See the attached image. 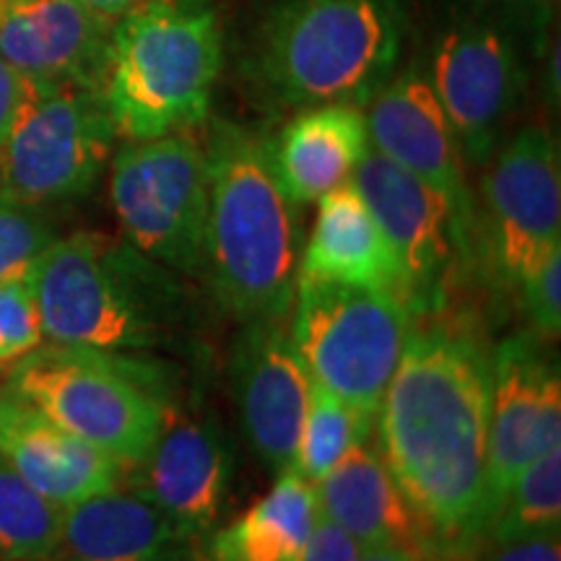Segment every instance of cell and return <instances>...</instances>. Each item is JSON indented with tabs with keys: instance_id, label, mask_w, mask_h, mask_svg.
I'll return each mask as SVG.
<instances>
[{
	"instance_id": "20",
	"label": "cell",
	"mask_w": 561,
	"mask_h": 561,
	"mask_svg": "<svg viewBox=\"0 0 561 561\" xmlns=\"http://www.w3.org/2000/svg\"><path fill=\"white\" fill-rule=\"evenodd\" d=\"M367 149V121L354 104L307 107L271 138L278 182L297 208L351 182Z\"/></svg>"
},
{
	"instance_id": "26",
	"label": "cell",
	"mask_w": 561,
	"mask_h": 561,
	"mask_svg": "<svg viewBox=\"0 0 561 561\" xmlns=\"http://www.w3.org/2000/svg\"><path fill=\"white\" fill-rule=\"evenodd\" d=\"M551 530H561V445L512 479L486 536L504 541Z\"/></svg>"
},
{
	"instance_id": "8",
	"label": "cell",
	"mask_w": 561,
	"mask_h": 561,
	"mask_svg": "<svg viewBox=\"0 0 561 561\" xmlns=\"http://www.w3.org/2000/svg\"><path fill=\"white\" fill-rule=\"evenodd\" d=\"M110 201L130 248L174 273L203 276L208 159L193 130L128 140L112 159Z\"/></svg>"
},
{
	"instance_id": "7",
	"label": "cell",
	"mask_w": 561,
	"mask_h": 561,
	"mask_svg": "<svg viewBox=\"0 0 561 561\" xmlns=\"http://www.w3.org/2000/svg\"><path fill=\"white\" fill-rule=\"evenodd\" d=\"M289 335L312 382L377 416L413 328L396 291L297 273Z\"/></svg>"
},
{
	"instance_id": "24",
	"label": "cell",
	"mask_w": 561,
	"mask_h": 561,
	"mask_svg": "<svg viewBox=\"0 0 561 561\" xmlns=\"http://www.w3.org/2000/svg\"><path fill=\"white\" fill-rule=\"evenodd\" d=\"M60 530L62 507L32 489L0 455V561H50Z\"/></svg>"
},
{
	"instance_id": "10",
	"label": "cell",
	"mask_w": 561,
	"mask_h": 561,
	"mask_svg": "<svg viewBox=\"0 0 561 561\" xmlns=\"http://www.w3.org/2000/svg\"><path fill=\"white\" fill-rule=\"evenodd\" d=\"M489 263L510 289L561 248V159L557 138L530 125L494 151L483 178Z\"/></svg>"
},
{
	"instance_id": "17",
	"label": "cell",
	"mask_w": 561,
	"mask_h": 561,
	"mask_svg": "<svg viewBox=\"0 0 561 561\" xmlns=\"http://www.w3.org/2000/svg\"><path fill=\"white\" fill-rule=\"evenodd\" d=\"M136 489L172 525L198 541L227 507L231 450L214 421L172 413L164 432L138 462Z\"/></svg>"
},
{
	"instance_id": "5",
	"label": "cell",
	"mask_w": 561,
	"mask_h": 561,
	"mask_svg": "<svg viewBox=\"0 0 561 561\" xmlns=\"http://www.w3.org/2000/svg\"><path fill=\"white\" fill-rule=\"evenodd\" d=\"M401 0H286L257 39V79L297 107L369 102L403 47Z\"/></svg>"
},
{
	"instance_id": "25",
	"label": "cell",
	"mask_w": 561,
	"mask_h": 561,
	"mask_svg": "<svg viewBox=\"0 0 561 561\" xmlns=\"http://www.w3.org/2000/svg\"><path fill=\"white\" fill-rule=\"evenodd\" d=\"M375 419L377 416L356 411L354 405L343 403L333 392L312 382L310 409L301 426L291 471H297L314 486L346 458L351 447L369 439Z\"/></svg>"
},
{
	"instance_id": "35",
	"label": "cell",
	"mask_w": 561,
	"mask_h": 561,
	"mask_svg": "<svg viewBox=\"0 0 561 561\" xmlns=\"http://www.w3.org/2000/svg\"><path fill=\"white\" fill-rule=\"evenodd\" d=\"M424 561H450L445 557V553H437V551H424Z\"/></svg>"
},
{
	"instance_id": "4",
	"label": "cell",
	"mask_w": 561,
	"mask_h": 561,
	"mask_svg": "<svg viewBox=\"0 0 561 561\" xmlns=\"http://www.w3.org/2000/svg\"><path fill=\"white\" fill-rule=\"evenodd\" d=\"M221 58L208 0H144L123 13L102 81L117 136L149 140L206 123Z\"/></svg>"
},
{
	"instance_id": "1",
	"label": "cell",
	"mask_w": 561,
	"mask_h": 561,
	"mask_svg": "<svg viewBox=\"0 0 561 561\" xmlns=\"http://www.w3.org/2000/svg\"><path fill=\"white\" fill-rule=\"evenodd\" d=\"M491 359L466 322L416 325L380 403V455L426 538L460 553L491 525Z\"/></svg>"
},
{
	"instance_id": "22",
	"label": "cell",
	"mask_w": 561,
	"mask_h": 561,
	"mask_svg": "<svg viewBox=\"0 0 561 561\" xmlns=\"http://www.w3.org/2000/svg\"><path fill=\"white\" fill-rule=\"evenodd\" d=\"M299 273L369 289H388L405 301L396 255L351 182L318 201V216Z\"/></svg>"
},
{
	"instance_id": "28",
	"label": "cell",
	"mask_w": 561,
	"mask_h": 561,
	"mask_svg": "<svg viewBox=\"0 0 561 561\" xmlns=\"http://www.w3.org/2000/svg\"><path fill=\"white\" fill-rule=\"evenodd\" d=\"M45 331L26 276L0 278V364H13L42 346Z\"/></svg>"
},
{
	"instance_id": "31",
	"label": "cell",
	"mask_w": 561,
	"mask_h": 561,
	"mask_svg": "<svg viewBox=\"0 0 561 561\" xmlns=\"http://www.w3.org/2000/svg\"><path fill=\"white\" fill-rule=\"evenodd\" d=\"M362 549L346 530L322 517L318 512V520L310 533V541L299 551L294 561H359Z\"/></svg>"
},
{
	"instance_id": "27",
	"label": "cell",
	"mask_w": 561,
	"mask_h": 561,
	"mask_svg": "<svg viewBox=\"0 0 561 561\" xmlns=\"http://www.w3.org/2000/svg\"><path fill=\"white\" fill-rule=\"evenodd\" d=\"M53 240L50 221L39 208L0 198V278L26 276Z\"/></svg>"
},
{
	"instance_id": "19",
	"label": "cell",
	"mask_w": 561,
	"mask_h": 561,
	"mask_svg": "<svg viewBox=\"0 0 561 561\" xmlns=\"http://www.w3.org/2000/svg\"><path fill=\"white\" fill-rule=\"evenodd\" d=\"M50 561H198L195 538L138 491H107L62 510Z\"/></svg>"
},
{
	"instance_id": "3",
	"label": "cell",
	"mask_w": 561,
	"mask_h": 561,
	"mask_svg": "<svg viewBox=\"0 0 561 561\" xmlns=\"http://www.w3.org/2000/svg\"><path fill=\"white\" fill-rule=\"evenodd\" d=\"M26 278L42 331L62 346L157 348L185 314L174 271L102 231L53 240L32 263Z\"/></svg>"
},
{
	"instance_id": "14",
	"label": "cell",
	"mask_w": 561,
	"mask_h": 561,
	"mask_svg": "<svg viewBox=\"0 0 561 561\" xmlns=\"http://www.w3.org/2000/svg\"><path fill=\"white\" fill-rule=\"evenodd\" d=\"M231 385L252 450L273 473L291 471L312 377L284 320L244 322L231 351Z\"/></svg>"
},
{
	"instance_id": "29",
	"label": "cell",
	"mask_w": 561,
	"mask_h": 561,
	"mask_svg": "<svg viewBox=\"0 0 561 561\" xmlns=\"http://www.w3.org/2000/svg\"><path fill=\"white\" fill-rule=\"evenodd\" d=\"M533 335L551 343L561 333V248L538 263L520 284Z\"/></svg>"
},
{
	"instance_id": "2",
	"label": "cell",
	"mask_w": 561,
	"mask_h": 561,
	"mask_svg": "<svg viewBox=\"0 0 561 561\" xmlns=\"http://www.w3.org/2000/svg\"><path fill=\"white\" fill-rule=\"evenodd\" d=\"M210 289L242 322L284 320L297 284V206L286 198L271 138L216 121L206 136Z\"/></svg>"
},
{
	"instance_id": "21",
	"label": "cell",
	"mask_w": 561,
	"mask_h": 561,
	"mask_svg": "<svg viewBox=\"0 0 561 561\" xmlns=\"http://www.w3.org/2000/svg\"><path fill=\"white\" fill-rule=\"evenodd\" d=\"M314 502L320 515L346 530L359 549L405 546L426 551L424 530L369 439L351 447L346 458L314 483Z\"/></svg>"
},
{
	"instance_id": "30",
	"label": "cell",
	"mask_w": 561,
	"mask_h": 561,
	"mask_svg": "<svg viewBox=\"0 0 561 561\" xmlns=\"http://www.w3.org/2000/svg\"><path fill=\"white\" fill-rule=\"evenodd\" d=\"M450 561H561V530L520 538H481L471 549L445 553Z\"/></svg>"
},
{
	"instance_id": "6",
	"label": "cell",
	"mask_w": 561,
	"mask_h": 561,
	"mask_svg": "<svg viewBox=\"0 0 561 561\" xmlns=\"http://www.w3.org/2000/svg\"><path fill=\"white\" fill-rule=\"evenodd\" d=\"M9 388L125 466L149 455L174 413L159 369L121 351L39 346L13 362Z\"/></svg>"
},
{
	"instance_id": "9",
	"label": "cell",
	"mask_w": 561,
	"mask_h": 561,
	"mask_svg": "<svg viewBox=\"0 0 561 561\" xmlns=\"http://www.w3.org/2000/svg\"><path fill=\"white\" fill-rule=\"evenodd\" d=\"M115 138L102 89L26 83L0 149V198L32 208L83 198L110 164Z\"/></svg>"
},
{
	"instance_id": "15",
	"label": "cell",
	"mask_w": 561,
	"mask_h": 561,
	"mask_svg": "<svg viewBox=\"0 0 561 561\" xmlns=\"http://www.w3.org/2000/svg\"><path fill=\"white\" fill-rule=\"evenodd\" d=\"M115 21L79 0H0V60L26 83L102 89Z\"/></svg>"
},
{
	"instance_id": "12",
	"label": "cell",
	"mask_w": 561,
	"mask_h": 561,
	"mask_svg": "<svg viewBox=\"0 0 561 561\" xmlns=\"http://www.w3.org/2000/svg\"><path fill=\"white\" fill-rule=\"evenodd\" d=\"M430 81L462 159L486 164L523 96L525 70L515 42L489 21L453 26L434 50Z\"/></svg>"
},
{
	"instance_id": "33",
	"label": "cell",
	"mask_w": 561,
	"mask_h": 561,
	"mask_svg": "<svg viewBox=\"0 0 561 561\" xmlns=\"http://www.w3.org/2000/svg\"><path fill=\"white\" fill-rule=\"evenodd\" d=\"M359 561H424V551L405 549V546H375V549H362Z\"/></svg>"
},
{
	"instance_id": "13",
	"label": "cell",
	"mask_w": 561,
	"mask_h": 561,
	"mask_svg": "<svg viewBox=\"0 0 561 561\" xmlns=\"http://www.w3.org/2000/svg\"><path fill=\"white\" fill-rule=\"evenodd\" d=\"M546 343V341H543ZM538 335L517 333L491 356L489 500L491 523L512 479L561 445L559 362ZM491 528V525H489Z\"/></svg>"
},
{
	"instance_id": "34",
	"label": "cell",
	"mask_w": 561,
	"mask_h": 561,
	"mask_svg": "<svg viewBox=\"0 0 561 561\" xmlns=\"http://www.w3.org/2000/svg\"><path fill=\"white\" fill-rule=\"evenodd\" d=\"M79 3H83L91 11L102 13V16L107 19H121L123 13L136 9V5L144 3V0H79Z\"/></svg>"
},
{
	"instance_id": "16",
	"label": "cell",
	"mask_w": 561,
	"mask_h": 561,
	"mask_svg": "<svg viewBox=\"0 0 561 561\" xmlns=\"http://www.w3.org/2000/svg\"><path fill=\"white\" fill-rule=\"evenodd\" d=\"M367 104L369 112L364 121L371 149L445 195L455 219L468 234L473 206L462 172L466 159L432 81L409 70L385 83Z\"/></svg>"
},
{
	"instance_id": "18",
	"label": "cell",
	"mask_w": 561,
	"mask_h": 561,
	"mask_svg": "<svg viewBox=\"0 0 561 561\" xmlns=\"http://www.w3.org/2000/svg\"><path fill=\"white\" fill-rule=\"evenodd\" d=\"M0 455L32 489L62 510L121 489L128 468L62 430L11 388L0 390Z\"/></svg>"
},
{
	"instance_id": "32",
	"label": "cell",
	"mask_w": 561,
	"mask_h": 561,
	"mask_svg": "<svg viewBox=\"0 0 561 561\" xmlns=\"http://www.w3.org/2000/svg\"><path fill=\"white\" fill-rule=\"evenodd\" d=\"M26 81L21 79L16 70L5 66L0 60V149H3L5 138H9L11 125L16 121V112L21 107V100H24Z\"/></svg>"
},
{
	"instance_id": "23",
	"label": "cell",
	"mask_w": 561,
	"mask_h": 561,
	"mask_svg": "<svg viewBox=\"0 0 561 561\" xmlns=\"http://www.w3.org/2000/svg\"><path fill=\"white\" fill-rule=\"evenodd\" d=\"M314 520V486L297 471H284L263 500L210 538L208 557L210 561H294L310 541Z\"/></svg>"
},
{
	"instance_id": "11",
	"label": "cell",
	"mask_w": 561,
	"mask_h": 561,
	"mask_svg": "<svg viewBox=\"0 0 561 561\" xmlns=\"http://www.w3.org/2000/svg\"><path fill=\"white\" fill-rule=\"evenodd\" d=\"M351 185L359 191L396 255L413 318L434 310L445 294L455 255L468 242L450 203L371 146Z\"/></svg>"
}]
</instances>
